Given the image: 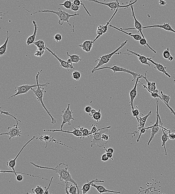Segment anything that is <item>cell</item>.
<instances>
[{"instance_id": "9", "label": "cell", "mask_w": 175, "mask_h": 194, "mask_svg": "<svg viewBox=\"0 0 175 194\" xmlns=\"http://www.w3.org/2000/svg\"><path fill=\"white\" fill-rule=\"evenodd\" d=\"M105 69L111 70L114 73L121 72L127 73L130 74L133 77V79L132 80V81H134L138 76L141 75H140L138 72H133V71H130V70L127 69L116 65L115 64L112 67H101L100 68L97 69L95 70V71L103 69Z\"/></svg>"}, {"instance_id": "28", "label": "cell", "mask_w": 175, "mask_h": 194, "mask_svg": "<svg viewBox=\"0 0 175 194\" xmlns=\"http://www.w3.org/2000/svg\"><path fill=\"white\" fill-rule=\"evenodd\" d=\"M110 26L111 27L114 28V29L117 30L119 31V32H122V33H124L125 34L127 35L133 37V39H134V40H136V41H139V40L143 38L142 36H140L139 34H133L131 33H127V32H125L124 31L123 29H119V28L117 27L114 26V25H112L111 24L110 25Z\"/></svg>"}, {"instance_id": "33", "label": "cell", "mask_w": 175, "mask_h": 194, "mask_svg": "<svg viewBox=\"0 0 175 194\" xmlns=\"http://www.w3.org/2000/svg\"><path fill=\"white\" fill-rule=\"evenodd\" d=\"M32 193L43 194L44 193V190L41 186H37L35 188L32 189Z\"/></svg>"}, {"instance_id": "34", "label": "cell", "mask_w": 175, "mask_h": 194, "mask_svg": "<svg viewBox=\"0 0 175 194\" xmlns=\"http://www.w3.org/2000/svg\"><path fill=\"white\" fill-rule=\"evenodd\" d=\"M101 117L102 114L101 113V110L100 109H99L98 111L96 112L94 114V115H93L92 117L93 119L98 122L99 121L101 120Z\"/></svg>"}, {"instance_id": "13", "label": "cell", "mask_w": 175, "mask_h": 194, "mask_svg": "<svg viewBox=\"0 0 175 194\" xmlns=\"http://www.w3.org/2000/svg\"><path fill=\"white\" fill-rule=\"evenodd\" d=\"M143 75H141L137 77L134 87L130 93V102H129V103L130 104V106H131L132 110L134 109V102L137 95V87L138 85V83L139 82V79L141 78H143Z\"/></svg>"}, {"instance_id": "48", "label": "cell", "mask_w": 175, "mask_h": 194, "mask_svg": "<svg viewBox=\"0 0 175 194\" xmlns=\"http://www.w3.org/2000/svg\"><path fill=\"white\" fill-rule=\"evenodd\" d=\"M103 148V149H104V150L105 151L106 153V152H109V153H114V150L112 148H109L108 149H106V148H105V147Z\"/></svg>"}, {"instance_id": "8", "label": "cell", "mask_w": 175, "mask_h": 194, "mask_svg": "<svg viewBox=\"0 0 175 194\" xmlns=\"http://www.w3.org/2000/svg\"><path fill=\"white\" fill-rule=\"evenodd\" d=\"M157 101V120H156V123L153 124V126L148 128H146V129H149L150 128L151 129V135L149 141L148 142V145L149 146L150 143L151 142L153 141V138L155 136V135L157 134L159 131L160 127L162 128V125H159V123L160 122L159 119V114L158 113L159 109V100L158 99H156Z\"/></svg>"}, {"instance_id": "3", "label": "cell", "mask_w": 175, "mask_h": 194, "mask_svg": "<svg viewBox=\"0 0 175 194\" xmlns=\"http://www.w3.org/2000/svg\"><path fill=\"white\" fill-rule=\"evenodd\" d=\"M40 13H49L56 14L58 17V23L59 25H62L65 22H67L69 26H71V24L69 22L70 18L71 17H75V16L79 15V13H75L73 14H71L67 13L62 9L61 8H59L57 11L50 10H39L37 12H34L31 14V15Z\"/></svg>"}, {"instance_id": "1", "label": "cell", "mask_w": 175, "mask_h": 194, "mask_svg": "<svg viewBox=\"0 0 175 194\" xmlns=\"http://www.w3.org/2000/svg\"><path fill=\"white\" fill-rule=\"evenodd\" d=\"M30 163L36 168H40V169L51 170L54 171L59 174V179L60 181H64L65 183L71 182L76 185L78 188V194L80 193V190H79L77 183L72 178L70 173L68 170L69 166L68 164L64 163H60L56 166V167L53 168L41 166L35 164L33 162H30Z\"/></svg>"}, {"instance_id": "14", "label": "cell", "mask_w": 175, "mask_h": 194, "mask_svg": "<svg viewBox=\"0 0 175 194\" xmlns=\"http://www.w3.org/2000/svg\"><path fill=\"white\" fill-rule=\"evenodd\" d=\"M33 44L37 48L36 53L34 54L35 56L36 57H41L44 54L45 51H47L45 42L42 40H39L35 41Z\"/></svg>"}, {"instance_id": "51", "label": "cell", "mask_w": 175, "mask_h": 194, "mask_svg": "<svg viewBox=\"0 0 175 194\" xmlns=\"http://www.w3.org/2000/svg\"><path fill=\"white\" fill-rule=\"evenodd\" d=\"M69 182H67L66 183H65L66 184V185L65 186V193L66 194H69V192H68V184H69Z\"/></svg>"}, {"instance_id": "49", "label": "cell", "mask_w": 175, "mask_h": 194, "mask_svg": "<svg viewBox=\"0 0 175 194\" xmlns=\"http://www.w3.org/2000/svg\"><path fill=\"white\" fill-rule=\"evenodd\" d=\"M16 179L18 181H21L23 180V177L21 175H17V176H16Z\"/></svg>"}, {"instance_id": "55", "label": "cell", "mask_w": 175, "mask_h": 194, "mask_svg": "<svg viewBox=\"0 0 175 194\" xmlns=\"http://www.w3.org/2000/svg\"><path fill=\"white\" fill-rule=\"evenodd\" d=\"M173 59L174 58L173 56H171H171H169L168 60H169V61H173Z\"/></svg>"}, {"instance_id": "29", "label": "cell", "mask_w": 175, "mask_h": 194, "mask_svg": "<svg viewBox=\"0 0 175 194\" xmlns=\"http://www.w3.org/2000/svg\"><path fill=\"white\" fill-rule=\"evenodd\" d=\"M9 32H7V38L6 41H5L4 44H3L0 48V56H4L6 54L7 49V46L9 38L11 37L9 36Z\"/></svg>"}, {"instance_id": "56", "label": "cell", "mask_w": 175, "mask_h": 194, "mask_svg": "<svg viewBox=\"0 0 175 194\" xmlns=\"http://www.w3.org/2000/svg\"><path fill=\"white\" fill-rule=\"evenodd\" d=\"M67 61L69 63V64H72V63H72V61H71V59H70V58L68 59Z\"/></svg>"}, {"instance_id": "19", "label": "cell", "mask_w": 175, "mask_h": 194, "mask_svg": "<svg viewBox=\"0 0 175 194\" xmlns=\"http://www.w3.org/2000/svg\"><path fill=\"white\" fill-rule=\"evenodd\" d=\"M154 27L159 28L160 29H163L164 30L168 31V32H172L175 34V30L172 27L169 23H164L162 25L159 24V25H150V26L143 27L142 29H147V28Z\"/></svg>"}, {"instance_id": "4", "label": "cell", "mask_w": 175, "mask_h": 194, "mask_svg": "<svg viewBox=\"0 0 175 194\" xmlns=\"http://www.w3.org/2000/svg\"><path fill=\"white\" fill-rule=\"evenodd\" d=\"M128 40H126L124 42H122L120 46L118 47L117 49L115 51H113L112 53L108 54H106L103 55V56H101V57L99 59H98L97 60H96L95 62H98L97 65L94 67L93 69L92 70L91 72L92 73H93L94 72H95V70L101 67L102 66L104 65L107 64L108 63L110 60L111 58L114 55L116 54H119L123 53L122 52H119L118 53V51L124 47L126 44H127Z\"/></svg>"}, {"instance_id": "6", "label": "cell", "mask_w": 175, "mask_h": 194, "mask_svg": "<svg viewBox=\"0 0 175 194\" xmlns=\"http://www.w3.org/2000/svg\"><path fill=\"white\" fill-rule=\"evenodd\" d=\"M108 131V129H102L95 134L91 135L89 137L93 138L92 141H91V148H92L95 145L97 146L98 147L100 148L104 147L105 145L107 144L108 141H104L102 139L101 136L102 134L107 132Z\"/></svg>"}, {"instance_id": "40", "label": "cell", "mask_w": 175, "mask_h": 194, "mask_svg": "<svg viewBox=\"0 0 175 194\" xmlns=\"http://www.w3.org/2000/svg\"><path fill=\"white\" fill-rule=\"evenodd\" d=\"M62 40V36L60 34H56L54 37V40L56 42H59Z\"/></svg>"}, {"instance_id": "24", "label": "cell", "mask_w": 175, "mask_h": 194, "mask_svg": "<svg viewBox=\"0 0 175 194\" xmlns=\"http://www.w3.org/2000/svg\"><path fill=\"white\" fill-rule=\"evenodd\" d=\"M145 76H143V78L146 81L147 84V86L144 84V86L149 90V91L153 92L159 93V91L157 89L156 87V83L155 82H151L149 81L147 78V71L145 72Z\"/></svg>"}, {"instance_id": "12", "label": "cell", "mask_w": 175, "mask_h": 194, "mask_svg": "<svg viewBox=\"0 0 175 194\" xmlns=\"http://www.w3.org/2000/svg\"><path fill=\"white\" fill-rule=\"evenodd\" d=\"M46 48L47 51H48V52H50L51 54L53 55L54 57L56 58L58 60V61L60 62V67H61L65 69H66L68 70V71H69L70 69L73 70L74 69L73 65V64H69L67 61H66V60L60 59V58H59L58 56L56 55V53L53 52V51L51 50V49H50L49 48H48L46 46Z\"/></svg>"}, {"instance_id": "16", "label": "cell", "mask_w": 175, "mask_h": 194, "mask_svg": "<svg viewBox=\"0 0 175 194\" xmlns=\"http://www.w3.org/2000/svg\"><path fill=\"white\" fill-rule=\"evenodd\" d=\"M74 130L72 131H65L63 130H58V129H55V130H44V131H49L51 132H61L69 133L73 134L75 137L82 138L83 137V134L82 131H81L80 129H76L75 128H73Z\"/></svg>"}, {"instance_id": "11", "label": "cell", "mask_w": 175, "mask_h": 194, "mask_svg": "<svg viewBox=\"0 0 175 194\" xmlns=\"http://www.w3.org/2000/svg\"><path fill=\"white\" fill-rule=\"evenodd\" d=\"M22 130L21 128L16 124L13 126V127H9L8 128L7 131L6 132L1 133L0 136L8 135L9 136V139L11 141L12 138L16 137H20L22 135Z\"/></svg>"}, {"instance_id": "41", "label": "cell", "mask_w": 175, "mask_h": 194, "mask_svg": "<svg viewBox=\"0 0 175 194\" xmlns=\"http://www.w3.org/2000/svg\"><path fill=\"white\" fill-rule=\"evenodd\" d=\"M131 112L133 117H136L139 115L140 112L138 109L134 108V110H132Z\"/></svg>"}, {"instance_id": "58", "label": "cell", "mask_w": 175, "mask_h": 194, "mask_svg": "<svg viewBox=\"0 0 175 194\" xmlns=\"http://www.w3.org/2000/svg\"><path fill=\"white\" fill-rule=\"evenodd\" d=\"M103 1H105V2L106 1V0H103Z\"/></svg>"}, {"instance_id": "15", "label": "cell", "mask_w": 175, "mask_h": 194, "mask_svg": "<svg viewBox=\"0 0 175 194\" xmlns=\"http://www.w3.org/2000/svg\"><path fill=\"white\" fill-rule=\"evenodd\" d=\"M36 138V136H34L32 137V138L30 140H29L27 142V143L26 144H25L22 147V149H21V150H20V151L19 152V153L18 154H17V156L15 157L13 160H9L8 161V162H7L6 164L7 165L8 167V168H9V169H11L13 170V172H15V168L16 166V160H17V159L18 158L20 154H21V152H22L23 150H24V149L25 148V147L27 146V145L29 144L32 141H33L34 138Z\"/></svg>"}, {"instance_id": "7", "label": "cell", "mask_w": 175, "mask_h": 194, "mask_svg": "<svg viewBox=\"0 0 175 194\" xmlns=\"http://www.w3.org/2000/svg\"><path fill=\"white\" fill-rule=\"evenodd\" d=\"M84 1H90V2H93L99 4L103 5H105V6L108 7L111 11L114 10V9H117L119 8H127L130 6L138 2V0H135V1L133 2L132 1H130L129 4L128 5H124V6H122L120 5L119 2L118 0H116L114 2H112L109 3H104L103 2H100V1H98V0H84Z\"/></svg>"}, {"instance_id": "37", "label": "cell", "mask_w": 175, "mask_h": 194, "mask_svg": "<svg viewBox=\"0 0 175 194\" xmlns=\"http://www.w3.org/2000/svg\"><path fill=\"white\" fill-rule=\"evenodd\" d=\"M1 114H5V115L10 116L12 117L13 118H14V119L16 121V125H17V126H18V122H22V121L20 120L17 119L16 117H15L14 116L12 115V114H11L10 112H9L8 111H4V110L2 111V110H1Z\"/></svg>"}, {"instance_id": "52", "label": "cell", "mask_w": 175, "mask_h": 194, "mask_svg": "<svg viewBox=\"0 0 175 194\" xmlns=\"http://www.w3.org/2000/svg\"><path fill=\"white\" fill-rule=\"evenodd\" d=\"M106 155H107V157H108L109 159H112V160H113L112 153H109V152H106Z\"/></svg>"}, {"instance_id": "18", "label": "cell", "mask_w": 175, "mask_h": 194, "mask_svg": "<svg viewBox=\"0 0 175 194\" xmlns=\"http://www.w3.org/2000/svg\"><path fill=\"white\" fill-rule=\"evenodd\" d=\"M147 59L148 61H150L152 64L154 65L155 66V68L157 69V70L162 73L166 76L168 77L171 78V75H169L166 70V69L167 68L166 67H164L163 65L161 64H160V63H156V62L153 61L152 58H147Z\"/></svg>"}, {"instance_id": "31", "label": "cell", "mask_w": 175, "mask_h": 194, "mask_svg": "<svg viewBox=\"0 0 175 194\" xmlns=\"http://www.w3.org/2000/svg\"><path fill=\"white\" fill-rule=\"evenodd\" d=\"M66 54L67 56H69L72 63L77 64L82 60V59L81 58L80 56L79 55L75 54L70 55L69 54L68 52H67Z\"/></svg>"}, {"instance_id": "2", "label": "cell", "mask_w": 175, "mask_h": 194, "mask_svg": "<svg viewBox=\"0 0 175 194\" xmlns=\"http://www.w3.org/2000/svg\"><path fill=\"white\" fill-rule=\"evenodd\" d=\"M50 84V83L49 82H47L45 84H40L39 83H38V86L37 89H34L33 88H32L31 91H33L34 94L35 96H36V98L38 101L40 102L41 103V105L44 108V110L46 112L47 114L50 117L51 119V123L52 124H56V120L54 118V117L52 116L51 115V113L50 111L48 110V109L47 108L45 104H44L43 100V98H44V92H46V91H45L44 88H42V87H48V86Z\"/></svg>"}, {"instance_id": "43", "label": "cell", "mask_w": 175, "mask_h": 194, "mask_svg": "<svg viewBox=\"0 0 175 194\" xmlns=\"http://www.w3.org/2000/svg\"><path fill=\"white\" fill-rule=\"evenodd\" d=\"M80 9V6H77V5H75L72 4V6L71 7V10L72 11L74 12H76L78 11Z\"/></svg>"}, {"instance_id": "10", "label": "cell", "mask_w": 175, "mask_h": 194, "mask_svg": "<svg viewBox=\"0 0 175 194\" xmlns=\"http://www.w3.org/2000/svg\"><path fill=\"white\" fill-rule=\"evenodd\" d=\"M70 104L69 103L68 105L67 108L65 109L62 112L63 113L61 117L63 118V122L60 125V129L63 130V127L66 124H68L69 126H71V120H75V119L72 117V114L73 113V110H70Z\"/></svg>"}, {"instance_id": "50", "label": "cell", "mask_w": 175, "mask_h": 194, "mask_svg": "<svg viewBox=\"0 0 175 194\" xmlns=\"http://www.w3.org/2000/svg\"><path fill=\"white\" fill-rule=\"evenodd\" d=\"M159 4L161 6H165L167 4V2L164 0H160L159 1Z\"/></svg>"}, {"instance_id": "54", "label": "cell", "mask_w": 175, "mask_h": 194, "mask_svg": "<svg viewBox=\"0 0 175 194\" xmlns=\"http://www.w3.org/2000/svg\"><path fill=\"white\" fill-rule=\"evenodd\" d=\"M169 138L171 140H174L175 139V134L174 133H172L169 134Z\"/></svg>"}, {"instance_id": "20", "label": "cell", "mask_w": 175, "mask_h": 194, "mask_svg": "<svg viewBox=\"0 0 175 194\" xmlns=\"http://www.w3.org/2000/svg\"><path fill=\"white\" fill-rule=\"evenodd\" d=\"M127 51L129 52H130L131 54L126 53V54L128 55H135L138 57V60H139L140 62L142 64L144 65H146L148 66L149 67H150L151 65L148 63V60L147 59V58L145 57V56H143L142 55H140V54L137 53V52H133V51H131L129 49H127Z\"/></svg>"}, {"instance_id": "39", "label": "cell", "mask_w": 175, "mask_h": 194, "mask_svg": "<svg viewBox=\"0 0 175 194\" xmlns=\"http://www.w3.org/2000/svg\"><path fill=\"white\" fill-rule=\"evenodd\" d=\"M169 48L168 47L164 51L163 53L162 54L163 57L164 58L165 60H168V59L171 55L170 51H169Z\"/></svg>"}, {"instance_id": "47", "label": "cell", "mask_w": 175, "mask_h": 194, "mask_svg": "<svg viewBox=\"0 0 175 194\" xmlns=\"http://www.w3.org/2000/svg\"><path fill=\"white\" fill-rule=\"evenodd\" d=\"M92 110V108H91V106H87L86 107H85V108L84 111H85L86 113H87V114H89V113L91 112Z\"/></svg>"}, {"instance_id": "5", "label": "cell", "mask_w": 175, "mask_h": 194, "mask_svg": "<svg viewBox=\"0 0 175 194\" xmlns=\"http://www.w3.org/2000/svg\"><path fill=\"white\" fill-rule=\"evenodd\" d=\"M43 70H41L38 72L37 75H36V82L35 84L33 85L24 84L20 86H16L15 88V91H17V92L14 95L9 97L8 99H11V98H13V97L17 96L26 94L27 93L29 92V91L31 90L32 88L37 87L38 84V83H39V75L41 73V72Z\"/></svg>"}, {"instance_id": "57", "label": "cell", "mask_w": 175, "mask_h": 194, "mask_svg": "<svg viewBox=\"0 0 175 194\" xmlns=\"http://www.w3.org/2000/svg\"><path fill=\"white\" fill-rule=\"evenodd\" d=\"M173 79V82L174 83L175 85V76L174 77Z\"/></svg>"}, {"instance_id": "23", "label": "cell", "mask_w": 175, "mask_h": 194, "mask_svg": "<svg viewBox=\"0 0 175 194\" xmlns=\"http://www.w3.org/2000/svg\"><path fill=\"white\" fill-rule=\"evenodd\" d=\"M151 114L152 111H150L147 115H146L143 117H136L138 122V131H139L141 129L145 128V124H146L147 120L148 117L151 115Z\"/></svg>"}, {"instance_id": "32", "label": "cell", "mask_w": 175, "mask_h": 194, "mask_svg": "<svg viewBox=\"0 0 175 194\" xmlns=\"http://www.w3.org/2000/svg\"><path fill=\"white\" fill-rule=\"evenodd\" d=\"M78 127H79V129L82 131V134H83V137L82 138H84L85 137H87L90 135L91 131L89 130L88 129L84 127H81L80 126H78Z\"/></svg>"}, {"instance_id": "46", "label": "cell", "mask_w": 175, "mask_h": 194, "mask_svg": "<svg viewBox=\"0 0 175 194\" xmlns=\"http://www.w3.org/2000/svg\"><path fill=\"white\" fill-rule=\"evenodd\" d=\"M111 136L110 135H108L107 134H105L104 133L102 134L101 137L102 139L104 140V141H108L110 137Z\"/></svg>"}, {"instance_id": "53", "label": "cell", "mask_w": 175, "mask_h": 194, "mask_svg": "<svg viewBox=\"0 0 175 194\" xmlns=\"http://www.w3.org/2000/svg\"><path fill=\"white\" fill-rule=\"evenodd\" d=\"M96 110H95L94 109H92V110H91V112L89 113V115L91 117H92L93 115H94V114L96 112Z\"/></svg>"}, {"instance_id": "36", "label": "cell", "mask_w": 175, "mask_h": 194, "mask_svg": "<svg viewBox=\"0 0 175 194\" xmlns=\"http://www.w3.org/2000/svg\"><path fill=\"white\" fill-rule=\"evenodd\" d=\"M68 192L69 194H76L78 193V188L74 184H71L68 186Z\"/></svg>"}, {"instance_id": "35", "label": "cell", "mask_w": 175, "mask_h": 194, "mask_svg": "<svg viewBox=\"0 0 175 194\" xmlns=\"http://www.w3.org/2000/svg\"><path fill=\"white\" fill-rule=\"evenodd\" d=\"M72 3L71 0H67L63 3L60 4L59 5L60 6H63L65 8L67 9H71V7L72 5Z\"/></svg>"}, {"instance_id": "45", "label": "cell", "mask_w": 175, "mask_h": 194, "mask_svg": "<svg viewBox=\"0 0 175 194\" xmlns=\"http://www.w3.org/2000/svg\"><path fill=\"white\" fill-rule=\"evenodd\" d=\"M109 159H109L108 157H107L106 153L102 155L101 157V161L103 162L107 161Z\"/></svg>"}, {"instance_id": "25", "label": "cell", "mask_w": 175, "mask_h": 194, "mask_svg": "<svg viewBox=\"0 0 175 194\" xmlns=\"http://www.w3.org/2000/svg\"><path fill=\"white\" fill-rule=\"evenodd\" d=\"M91 186L94 187L97 190L99 194L104 193H114L117 194L120 193V192H117L111 190H108L106 188H105L103 186L101 185H96L95 184L92 183L91 184Z\"/></svg>"}, {"instance_id": "44", "label": "cell", "mask_w": 175, "mask_h": 194, "mask_svg": "<svg viewBox=\"0 0 175 194\" xmlns=\"http://www.w3.org/2000/svg\"><path fill=\"white\" fill-rule=\"evenodd\" d=\"M146 128H143V129H141V130H140L139 132H140V135L139 136H138V139H137V142H139V140L140 139V138H141V136H142V134H143L145 133V132H146Z\"/></svg>"}, {"instance_id": "26", "label": "cell", "mask_w": 175, "mask_h": 194, "mask_svg": "<svg viewBox=\"0 0 175 194\" xmlns=\"http://www.w3.org/2000/svg\"><path fill=\"white\" fill-rule=\"evenodd\" d=\"M94 43L91 40H86L83 44H79V46L82 48L83 51L86 52H89L91 51Z\"/></svg>"}, {"instance_id": "60", "label": "cell", "mask_w": 175, "mask_h": 194, "mask_svg": "<svg viewBox=\"0 0 175 194\" xmlns=\"http://www.w3.org/2000/svg\"><path fill=\"white\" fill-rule=\"evenodd\" d=\"M66 1H67V0H66Z\"/></svg>"}, {"instance_id": "42", "label": "cell", "mask_w": 175, "mask_h": 194, "mask_svg": "<svg viewBox=\"0 0 175 194\" xmlns=\"http://www.w3.org/2000/svg\"><path fill=\"white\" fill-rule=\"evenodd\" d=\"M53 176L51 178V180L50 181V183L49 184V186H48V188H46V187H44V188H45V190H44V194H49V189L50 188V186L51 185V183H53V182L52 181H53Z\"/></svg>"}, {"instance_id": "38", "label": "cell", "mask_w": 175, "mask_h": 194, "mask_svg": "<svg viewBox=\"0 0 175 194\" xmlns=\"http://www.w3.org/2000/svg\"><path fill=\"white\" fill-rule=\"evenodd\" d=\"M72 77L75 81H79L81 77V75L79 71H75L71 74Z\"/></svg>"}, {"instance_id": "30", "label": "cell", "mask_w": 175, "mask_h": 194, "mask_svg": "<svg viewBox=\"0 0 175 194\" xmlns=\"http://www.w3.org/2000/svg\"><path fill=\"white\" fill-rule=\"evenodd\" d=\"M118 9H117L114 12V14H113L110 20L108 22H106V24L105 25H99V26L100 27L101 29L102 30V33L103 34H105L106 33V32H107L108 29V25L109 24H110V22H111V21H112V19L114 18V16H115V14H116L117 13L118 11Z\"/></svg>"}, {"instance_id": "22", "label": "cell", "mask_w": 175, "mask_h": 194, "mask_svg": "<svg viewBox=\"0 0 175 194\" xmlns=\"http://www.w3.org/2000/svg\"><path fill=\"white\" fill-rule=\"evenodd\" d=\"M95 182L104 183L105 181L103 180H99L98 179H96L95 180H91V181L88 182V183L84 184L82 187L81 190L83 194H87L89 191L91 189V187L92 183Z\"/></svg>"}, {"instance_id": "59", "label": "cell", "mask_w": 175, "mask_h": 194, "mask_svg": "<svg viewBox=\"0 0 175 194\" xmlns=\"http://www.w3.org/2000/svg\"><path fill=\"white\" fill-rule=\"evenodd\" d=\"M80 1H81V2H82V3H83V2H82V0H80Z\"/></svg>"}, {"instance_id": "27", "label": "cell", "mask_w": 175, "mask_h": 194, "mask_svg": "<svg viewBox=\"0 0 175 194\" xmlns=\"http://www.w3.org/2000/svg\"><path fill=\"white\" fill-rule=\"evenodd\" d=\"M162 130L163 132V135L162 137H161V140H162V146L164 148V151H165V155H167V151L166 149V146H165V144H166L167 141L169 139V134H168L167 131V130L165 129V128H162Z\"/></svg>"}, {"instance_id": "21", "label": "cell", "mask_w": 175, "mask_h": 194, "mask_svg": "<svg viewBox=\"0 0 175 194\" xmlns=\"http://www.w3.org/2000/svg\"><path fill=\"white\" fill-rule=\"evenodd\" d=\"M32 22H33L34 27V31L33 34L30 36L27 39L26 44L28 46L31 45L32 44H33V43L35 42L36 36H37L38 29V27L36 21L34 20H33Z\"/></svg>"}, {"instance_id": "17", "label": "cell", "mask_w": 175, "mask_h": 194, "mask_svg": "<svg viewBox=\"0 0 175 194\" xmlns=\"http://www.w3.org/2000/svg\"><path fill=\"white\" fill-rule=\"evenodd\" d=\"M130 7V8H131V10L132 16L133 18H134V27H135V29H136L137 30H138V32H140V33L141 34V36H142L143 38H145V36H144L142 32V28L143 26H142V24L141 23V22H140L136 18L135 13H134V8H133V5H131Z\"/></svg>"}]
</instances>
